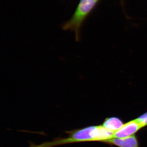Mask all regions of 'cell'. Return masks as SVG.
Listing matches in <instances>:
<instances>
[{"label":"cell","instance_id":"cell-1","mask_svg":"<svg viewBox=\"0 0 147 147\" xmlns=\"http://www.w3.org/2000/svg\"><path fill=\"white\" fill-rule=\"evenodd\" d=\"M65 132L68 134V137H58L51 142H44L39 145L31 144L29 147H53L80 142H102L114 138V132L106 129L102 125L86 127Z\"/></svg>","mask_w":147,"mask_h":147},{"label":"cell","instance_id":"cell-2","mask_svg":"<svg viewBox=\"0 0 147 147\" xmlns=\"http://www.w3.org/2000/svg\"><path fill=\"white\" fill-rule=\"evenodd\" d=\"M98 0H80L72 17L63 26L65 30L74 32L76 39L80 38V30L82 24L94 8Z\"/></svg>","mask_w":147,"mask_h":147},{"label":"cell","instance_id":"cell-3","mask_svg":"<svg viewBox=\"0 0 147 147\" xmlns=\"http://www.w3.org/2000/svg\"><path fill=\"white\" fill-rule=\"evenodd\" d=\"M142 128L143 127L137 119L129 121L124 124L120 129L114 132V138H125L130 137Z\"/></svg>","mask_w":147,"mask_h":147},{"label":"cell","instance_id":"cell-4","mask_svg":"<svg viewBox=\"0 0 147 147\" xmlns=\"http://www.w3.org/2000/svg\"><path fill=\"white\" fill-rule=\"evenodd\" d=\"M102 143L118 147H139L138 139L134 135L125 138H113Z\"/></svg>","mask_w":147,"mask_h":147},{"label":"cell","instance_id":"cell-5","mask_svg":"<svg viewBox=\"0 0 147 147\" xmlns=\"http://www.w3.org/2000/svg\"><path fill=\"white\" fill-rule=\"evenodd\" d=\"M123 124L122 121L119 118L112 117L105 119L102 125L106 129L115 132L120 129Z\"/></svg>","mask_w":147,"mask_h":147},{"label":"cell","instance_id":"cell-6","mask_svg":"<svg viewBox=\"0 0 147 147\" xmlns=\"http://www.w3.org/2000/svg\"><path fill=\"white\" fill-rule=\"evenodd\" d=\"M137 120L142 125L143 127L147 125V112L139 117Z\"/></svg>","mask_w":147,"mask_h":147}]
</instances>
